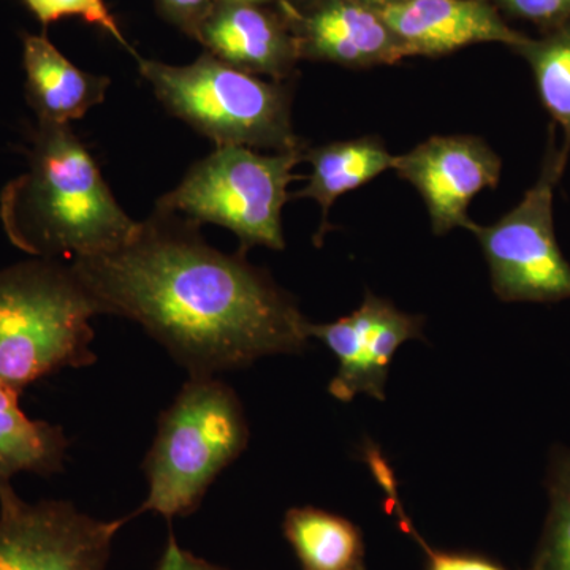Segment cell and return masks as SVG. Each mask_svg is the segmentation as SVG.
<instances>
[{
	"label": "cell",
	"instance_id": "obj_2",
	"mask_svg": "<svg viewBox=\"0 0 570 570\" xmlns=\"http://www.w3.org/2000/svg\"><path fill=\"white\" fill-rule=\"evenodd\" d=\"M0 220L18 249L69 262L118 249L140 227L116 202L70 127L45 122L33 138L28 170L0 194Z\"/></svg>",
	"mask_w": 570,
	"mask_h": 570
},
{
	"label": "cell",
	"instance_id": "obj_5",
	"mask_svg": "<svg viewBox=\"0 0 570 570\" xmlns=\"http://www.w3.org/2000/svg\"><path fill=\"white\" fill-rule=\"evenodd\" d=\"M135 58L164 107L216 146L276 153L306 148L294 134L291 94L284 86L236 69L209 52L189 66Z\"/></svg>",
	"mask_w": 570,
	"mask_h": 570
},
{
	"label": "cell",
	"instance_id": "obj_25",
	"mask_svg": "<svg viewBox=\"0 0 570 570\" xmlns=\"http://www.w3.org/2000/svg\"><path fill=\"white\" fill-rule=\"evenodd\" d=\"M360 2L379 11L387 9V7L396 6V3L406 2V0H360Z\"/></svg>",
	"mask_w": 570,
	"mask_h": 570
},
{
	"label": "cell",
	"instance_id": "obj_27",
	"mask_svg": "<svg viewBox=\"0 0 570 570\" xmlns=\"http://www.w3.org/2000/svg\"><path fill=\"white\" fill-rule=\"evenodd\" d=\"M294 2V3H303V2H307V0H291V3Z\"/></svg>",
	"mask_w": 570,
	"mask_h": 570
},
{
	"label": "cell",
	"instance_id": "obj_13",
	"mask_svg": "<svg viewBox=\"0 0 570 570\" xmlns=\"http://www.w3.org/2000/svg\"><path fill=\"white\" fill-rule=\"evenodd\" d=\"M197 40L220 61L275 80L288 77L299 59L294 32L254 3L216 0Z\"/></svg>",
	"mask_w": 570,
	"mask_h": 570
},
{
	"label": "cell",
	"instance_id": "obj_11",
	"mask_svg": "<svg viewBox=\"0 0 570 570\" xmlns=\"http://www.w3.org/2000/svg\"><path fill=\"white\" fill-rule=\"evenodd\" d=\"M299 58L370 67L406 58L377 10L360 0H316L306 13L287 3Z\"/></svg>",
	"mask_w": 570,
	"mask_h": 570
},
{
	"label": "cell",
	"instance_id": "obj_21",
	"mask_svg": "<svg viewBox=\"0 0 570 570\" xmlns=\"http://www.w3.org/2000/svg\"><path fill=\"white\" fill-rule=\"evenodd\" d=\"M401 530L412 535L415 542L425 551L428 560L426 570H509L499 566L498 562L487 560L483 557H475V554L449 553V551L431 549L425 540L422 539V535L412 527L411 520H409V523L403 524Z\"/></svg>",
	"mask_w": 570,
	"mask_h": 570
},
{
	"label": "cell",
	"instance_id": "obj_4",
	"mask_svg": "<svg viewBox=\"0 0 570 570\" xmlns=\"http://www.w3.org/2000/svg\"><path fill=\"white\" fill-rule=\"evenodd\" d=\"M249 428L235 390L216 376L189 377L165 409L145 460L148 497L134 517L195 512L217 475L247 448Z\"/></svg>",
	"mask_w": 570,
	"mask_h": 570
},
{
	"label": "cell",
	"instance_id": "obj_14",
	"mask_svg": "<svg viewBox=\"0 0 570 570\" xmlns=\"http://www.w3.org/2000/svg\"><path fill=\"white\" fill-rule=\"evenodd\" d=\"M26 94L39 122L69 126L102 104L110 78L73 66L45 36H24Z\"/></svg>",
	"mask_w": 570,
	"mask_h": 570
},
{
	"label": "cell",
	"instance_id": "obj_8",
	"mask_svg": "<svg viewBox=\"0 0 570 570\" xmlns=\"http://www.w3.org/2000/svg\"><path fill=\"white\" fill-rule=\"evenodd\" d=\"M132 519L99 520L67 501L26 502L0 482V570H105Z\"/></svg>",
	"mask_w": 570,
	"mask_h": 570
},
{
	"label": "cell",
	"instance_id": "obj_18",
	"mask_svg": "<svg viewBox=\"0 0 570 570\" xmlns=\"http://www.w3.org/2000/svg\"><path fill=\"white\" fill-rule=\"evenodd\" d=\"M531 63L540 99L547 110L564 129L566 145L570 151V26L542 41L528 40L519 48Z\"/></svg>",
	"mask_w": 570,
	"mask_h": 570
},
{
	"label": "cell",
	"instance_id": "obj_20",
	"mask_svg": "<svg viewBox=\"0 0 570 570\" xmlns=\"http://www.w3.org/2000/svg\"><path fill=\"white\" fill-rule=\"evenodd\" d=\"M22 2L43 26L51 24L61 18L78 17L89 24L104 29L105 32L110 33L112 39L118 40L122 47L134 52L127 40L124 39L121 29L108 10L105 0H22Z\"/></svg>",
	"mask_w": 570,
	"mask_h": 570
},
{
	"label": "cell",
	"instance_id": "obj_22",
	"mask_svg": "<svg viewBox=\"0 0 570 570\" xmlns=\"http://www.w3.org/2000/svg\"><path fill=\"white\" fill-rule=\"evenodd\" d=\"M168 21L178 26L187 36L197 39L200 26L212 13L216 0H156Z\"/></svg>",
	"mask_w": 570,
	"mask_h": 570
},
{
	"label": "cell",
	"instance_id": "obj_16",
	"mask_svg": "<svg viewBox=\"0 0 570 570\" xmlns=\"http://www.w3.org/2000/svg\"><path fill=\"white\" fill-rule=\"evenodd\" d=\"M21 390L0 382V482L20 472L48 475L63 469L69 439L61 426L26 415Z\"/></svg>",
	"mask_w": 570,
	"mask_h": 570
},
{
	"label": "cell",
	"instance_id": "obj_10",
	"mask_svg": "<svg viewBox=\"0 0 570 570\" xmlns=\"http://www.w3.org/2000/svg\"><path fill=\"white\" fill-rule=\"evenodd\" d=\"M395 170L422 195L434 234L444 235L452 228L474 230L469 204L497 187L501 159L478 137H433L396 157Z\"/></svg>",
	"mask_w": 570,
	"mask_h": 570
},
{
	"label": "cell",
	"instance_id": "obj_26",
	"mask_svg": "<svg viewBox=\"0 0 570 570\" xmlns=\"http://www.w3.org/2000/svg\"><path fill=\"white\" fill-rule=\"evenodd\" d=\"M232 2H243V3H258V2H265V0H232Z\"/></svg>",
	"mask_w": 570,
	"mask_h": 570
},
{
	"label": "cell",
	"instance_id": "obj_24",
	"mask_svg": "<svg viewBox=\"0 0 570 570\" xmlns=\"http://www.w3.org/2000/svg\"><path fill=\"white\" fill-rule=\"evenodd\" d=\"M509 9L535 21H553L570 14L566 0H502Z\"/></svg>",
	"mask_w": 570,
	"mask_h": 570
},
{
	"label": "cell",
	"instance_id": "obj_1",
	"mask_svg": "<svg viewBox=\"0 0 570 570\" xmlns=\"http://www.w3.org/2000/svg\"><path fill=\"white\" fill-rule=\"evenodd\" d=\"M100 313L137 322L189 377L302 354L309 322L245 255L214 249L198 225L157 212L126 245L69 262Z\"/></svg>",
	"mask_w": 570,
	"mask_h": 570
},
{
	"label": "cell",
	"instance_id": "obj_9",
	"mask_svg": "<svg viewBox=\"0 0 570 570\" xmlns=\"http://www.w3.org/2000/svg\"><path fill=\"white\" fill-rule=\"evenodd\" d=\"M422 328L423 318L401 313L387 299L367 292L351 316L332 324H309L307 333L336 355L340 370L330 382V395L348 403L360 393L385 400L393 355L406 341L422 336Z\"/></svg>",
	"mask_w": 570,
	"mask_h": 570
},
{
	"label": "cell",
	"instance_id": "obj_17",
	"mask_svg": "<svg viewBox=\"0 0 570 570\" xmlns=\"http://www.w3.org/2000/svg\"><path fill=\"white\" fill-rule=\"evenodd\" d=\"M284 535L303 570H365V542L352 521L316 508L285 513Z\"/></svg>",
	"mask_w": 570,
	"mask_h": 570
},
{
	"label": "cell",
	"instance_id": "obj_7",
	"mask_svg": "<svg viewBox=\"0 0 570 570\" xmlns=\"http://www.w3.org/2000/svg\"><path fill=\"white\" fill-rule=\"evenodd\" d=\"M569 154H547L539 181L523 200L497 224L475 225L491 273L494 294L502 302L554 303L570 298V265L557 243L553 193Z\"/></svg>",
	"mask_w": 570,
	"mask_h": 570
},
{
	"label": "cell",
	"instance_id": "obj_19",
	"mask_svg": "<svg viewBox=\"0 0 570 570\" xmlns=\"http://www.w3.org/2000/svg\"><path fill=\"white\" fill-rule=\"evenodd\" d=\"M550 509L531 570H570V450L554 456Z\"/></svg>",
	"mask_w": 570,
	"mask_h": 570
},
{
	"label": "cell",
	"instance_id": "obj_23",
	"mask_svg": "<svg viewBox=\"0 0 570 570\" xmlns=\"http://www.w3.org/2000/svg\"><path fill=\"white\" fill-rule=\"evenodd\" d=\"M156 570H230L223 566L213 564L204 558L195 557L193 551L184 550L176 540L174 532L170 531L167 539V546Z\"/></svg>",
	"mask_w": 570,
	"mask_h": 570
},
{
	"label": "cell",
	"instance_id": "obj_15",
	"mask_svg": "<svg viewBox=\"0 0 570 570\" xmlns=\"http://www.w3.org/2000/svg\"><path fill=\"white\" fill-rule=\"evenodd\" d=\"M305 160L313 171L305 189L291 195V198L316 200L322 206V232H325L326 217L336 198L395 168L396 157L379 138L363 137L307 148Z\"/></svg>",
	"mask_w": 570,
	"mask_h": 570
},
{
	"label": "cell",
	"instance_id": "obj_3",
	"mask_svg": "<svg viewBox=\"0 0 570 570\" xmlns=\"http://www.w3.org/2000/svg\"><path fill=\"white\" fill-rule=\"evenodd\" d=\"M100 307L71 264L36 258L0 269V382L24 390L96 363Z\"/></svg>",
	"mask_w": 570,
	"mask_h": 570
},
{
	"label": "cell",
	"instance_id": "obj_6",
	"mask_svg": "<svg viewBox=\"0 0 570 570\" xmlns=\"http://www.w3.org/2000/svg\"><path fill=\"white\" fill-rule=\"evenodd\" d=\"M306 149L261 154L246 146H217L157 202V212L184 214L195 225L216 224L234 232L243 255L254 246L283 250L281 216L291 200L288 186L299 179L294 168L305 160Z\"/></svg>",
	"mask_w": 570,
	"mask_h": 570
},
{
	"label": "cell",
	"instance_id": "obj_12",
	"mask_svg": "<svg viewBox=\"0 0 570 570\" xmlns=\"http://www.w3.org/2000/svg\"><path fill=\"white\" fill-rule=\"evenodd\" d=\"M379 13L406 58L448 55L485 41L515 48L528 41L505 24L489 0H406Z\"/></svg>",
	"mask_w": 570,
	"mask_h": 570
}]
</instances>
